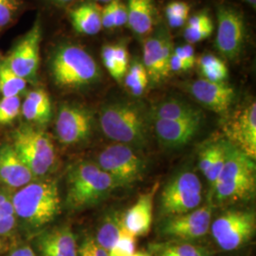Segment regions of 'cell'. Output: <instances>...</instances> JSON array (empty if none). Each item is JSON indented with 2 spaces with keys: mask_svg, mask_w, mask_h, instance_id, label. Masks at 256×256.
I'll use <instances>...</instances> for the list:
<instances>
[{
  "mask_svg": "<svg viewBox=\"0 0 256 256\" xmlns=\"http://www.w3.org/2000/svg\"><path fill=\"white\" fill-rule=\"evenodd\" d=\"M16 216L28 229L37 230L61 214L62 202L57 183L52 180L28 183L12 196Z\"/></svg>",
  "mask_w": 256,
  "mask_h": 256,
  "instance_id": "obj_1",
  "label": "cell"
},
{
  "mask_svg": "<svg viewBox=\"0 0 256 256\" xmlns=\"http://www.w3.org/2000/svg\"><path fill=\"white\" fill-rule=\"evenodd\" d=\"M117 187L119 185L97 164H76L66 174V206L74 210L92 207L110 196Z\"/></svg>",
  "mask_w": 256,
  "mask_h": 256,
  "instance_id": "obj_2",
  "label": "cell"
},
{
  "mask_svg": "<svg viewBox=\"0 0 256 256\" xmlns=\"http://www.w3.org/2000/svg\"><path fill=\"white\" fill-rule=\"evenodd\" d=\"M256 188L254 160L229 144L223 168L212 187L214 198L221 204L246 200Z\"/></svg>",
  "mask_w": 256,
  "mask_h": 256,
  "instance_id": "obj_3",
  "label": "cell"
},
{
  "mask_svg": "<svg viewBox=\"0 0 256 256\" xmlns=\"http://www.w3.org/2000/svg\"><path fill=\"white\" fill-rule=\"evenodd\" d=\"M50 72L54 82L62 88H81L96 82L100 77L94 58L81 46H59L52 57Z\"/></svg>",
  "mask_w": 256,
  "mask_h": 256,
  "instance_id": "obj_4",
  "label": "cell"
},
{
  "mask_svg": "<svg viewBox=\"0 0 256 256\" xmlns=\"http://www.w3.org/2000/svg\"><path fill=\"white\" fill-rule=\"evenodd\" d=\"M100 126L106 137L126 146H144L146 126L136 106L128 102H114L100 112Z\"/></svg>",
  "mask_w": 256,
  "mask_h": 256,
  "instance_id": "obj_5",
  "label": "cell"
},
{
  "mask_svg": "<svg viewBox=\"0 0 256 256\" xmlns=\"http://www.w3.org/2000/svg\"><path fill=\"white\" fill-rule=\"evenodd\" d=\"M12 146L34 176L48 174L56 162V151L52 138L44 131L21 126L12 135Z\"/></svg>",
  "mask_w": 256,
  "mask_h": 256,
  "instance_id": "obj_6",
  "label": "cell"
},
{
  "mask_svg": "<svg viewBox=\"0 0 256 256\" xmlns=\"http://www.w3.org/2000/svg\"><path fill=\"white\" fill-rule=\"evenodd\" d=\"M210 232L218 246L226 252L246 246L256 230V214L252 210H228L210 223Z\"/></svg>",
  "mask_w": 256,
  "mask_h": 256,
  "instance_id": "obj_7",
  "label": "cell"
},
{
  "mask_svg": "<svg viewBox=\"0 0 256 256\" xmlns=\"http://www.w3.org/2000/svg\"><path fill=\"white\" fill-rule=\"evenodd\" d=\"M202 200V185L198 176L185 171L166 184L160 196V214L170 218L196 209Z\"/></svg>",
  "mask_w": 256,
  "mask_h": 256,
  "instance_id": "obj_8",
  "label": "cell"
},
{
  "mask_svg": "<svg viewBox=\"0 0 256 256\" xmlns=\"http://www.w3.org/2000/svg\"><path fill=\"white\" fill-rule=\"evenodd\" d=\"M98 166L119 186L140 180L146 170L144 160L129 146L115 144L104 149L98 156Z\"/></svg>",
  "mask_w": 256,
  "mask_h": 256,
  "instance_id": "obj_9",
  "label": "cell"
},
{
  "mask_svg": "<svg viewBox=\"0 0 256 256\" xmlns=\"http://www.w3.org/2000/svg\"><path fill=\"white\" fill-rule=\"evenodd\" d=\"M41 38V25L39 21H36L4 60L14 74L27 82L36 78L40 64Z\"/></svg>",
  "mask_w": 256,
  "mask_h": 256,
  "instance_id": "obj_10",
  "label": "cell"
},
{
  "mask_svg": "<svg viewBox=\"0 0 256 256\" xmlns=\"http://www.w3.org/2000/svg\"><path fill=\"white\" fill-rule=\"evenodd\" d=\"M246 27L240 12L230 7L220 6L218 10V32L216 46L224 57L236 59L243 50Z\"/></svg>",
  "mask_w": 256,
  "mask_h": 256,
  "instance_id": "obj_11",
  "label": "cell"
},
{
  "mask_svg": "<svg viewBox=\"0 0 256 256\" xmlns=\"http://www.w3.org/2000/svg\"><path fill=\"white\" fill-rule=\"evenodd\" d=\"M212 220V205L206 204L200 208L166 218L162 227L165 236L182 242L191 241L204 236L210 230Z\"/></svg>",
  "mask_w": 256,
  "mask_h": 256,
  "instance_id": "obj_12",
  "label": "cell"
},
{
  "mask_svg": "<svg viewBox=\"0 0 256 256\" xmlns=\"http://www.w3.org/2000/svg\"><path fill=\"white\" fill-rule=\"evenodd\" d=\"M223 131L229 140V144L256 160V102H252L242 110L236 112L225 124Z\"/></svg>",
  "mask_w": 256,
  "mask_h": 256,
  "instance_id": "obj_13",
  "label": "cell"
},
{
  "mask_svg": "<svg viewBox=\"0 0 256 256\" xmlns=\"http://www.w3.org/2000/svg\"><path fill=\"white\" fill-rule=\"evenodd\" d=\"M173 50L170 34L164 28H160L155 36L146 40L142 52V64L152 82H160L169 75V64Z\"/></svg>",
  "mask_w": 256,
  "mask_h": 256,
  "instance_id": "obj_14",
  "label": "cell"
},
{
  "mask_svg": "<svg viewBox=\"0 0 256 256\" xmlns=\"http://www.w3.org/2000/svg\"><path fill=\"white\" fill-rule=\"evenodd\" d=\"M92 117L88 110L74 104L60 108L56 120V134L59 142L70 146L88 138L92 132Z\"/></svg>",
  "mask_w": 256,
  "mask_h": 256,
  "instance_id": "obj_15",
  "label": "cell"
},
{
  "mask_svg": "<svg viewBox=\"0 0 256 256\" xmlns=\"http://www.w3.org/2000/svg\"><path fill=\"white\" fill-rule=\"evenodd\" d=\"M192 97L206 108L223 115L228 112L236 98V92L227 82L198 79L189 84Z\"/></svg>",
  "mask_w": 256,
  "mask_h": 256,
  "instance_id": "obj_16",
  "label": "cell"
},
{
  "mask_svg": "<svg viewBox=\"0 0 256 256\" xmlns=\"http://www.w3.org/2000/svg\"><path fill=\"white\" fill-rule=\"evenodd\" d=\"M36 247L40 256H78L76 238L68 226L42 232L36 240Z\"/></svg>",
  "mask_w": 256,
  "mask_h": 256,
  "instance_id": "obj_17",
  "label": "cell"
},
{
  "mask_svg": "<svg viewBox=\"0 0 256 256\" xmlns=\"http://www.w3.org/2000/svg\"><path fill=\"white\" fill-rule=\"evenodd\" d=\"M155 132L158 140L167 146H182L188 144L200 128V120L156 119Z\"/></svg>",
  "mask_w": 256,
  "mask_h": 256,
  "instance_id": "obj_18",
  "label": "cell"
},
{
  "mask_svg": "<svg viewBox=\"0 0 256 256\" xmlns=\"http://www.w3.org/2000/svg\"><path fill=\"white\" fill-rule=\"evenodd\" d=\"M36 176L27 167L12 144L0 147V180L10 188H22Z\"/></svg>",
  "mask_w": 256,
  "mask_h": 256,
  "instance_id": "obj_19",
  "label": "cell"
},
{
  "mask_svg": "<svg viewBox=\"0 0 256 256\" xmlns=\"http://www.w3.org/2000/svg\"><path fill=\"white\" fill-rule=\"evenodd\" d=\"M158 185L150 192L140 194L137 202L122 214V225L135 236H146L153 222V200Z\"/></svg>",
  "mask_w": 256,
  "mask_h": 256,
  "instance_id": "obj_20",
  "label": "cell"
},
{
  "mask_svg": "<svg viewBox=\"0 0 256 256\" xmlns=\"http://www.w3.org/2000/svg\"><path fill=\"white\" fill-rule=\"evenodd\" d=\"M21 111L28 122L40 126L48 124L52 118V101L48 92L41 88L28 92Z\"/></svg>",
  "mask_w": 256,
  "mask_h": 256,
  "instance_id": "obj_21",
  "label": "cell"
},
{
  "mask_svg": "<svg viewBox=\"0 0 256 256\" xmlns=\"http://www.w3.org/2000/svg\"><path fill=\"white\" fill-rule=\"evenodd\" d=\"M128 24L138 36L148 34L154 25L155 6L153 0H128Z\"/></svg>",
  "mask_w": 256,
  "mask_h": 256,
  "instance_id": "obj_22",
  "label": "cell"
},
{
  "mask_svg": "<svg viewBox=\"0 0 256 256\" xmlns=\"http://www.w3.org/2000/svg\"><path fill=\"white\" fill-rule=\"evenodd\" d=\"M229 142H214L203 148L200 153V169L206 176L212 187L216 182L225 162Z\"/></svg>",
  "mask_w": 256,
  "mask_h": 256,
  "instance_id": "obj_23",
  "label": "cell"
},
{
  "mask_svg": "<svg viewBox=\"0 0 256 256\" xmlns=\"http://www.w3.org/2000/svg\"><path fill=\"white\" fill-rule=\"evenodd\" d=\"M70 20L74 30L82 34L94 36L102 28L101 9L93 3H86L72 10Z\"/></svg>",
  "mask_w": 256,
  "mask_h": 256,
  "instance_id": "obj_24",
  "label": "cell"
},
{
  "mask_svg": "<svg viewBox=\"0 0 256 256\" xmlns=\"http://www.w3.org/2000/svg\"><path fill=\"white\" fill-rule=\"evenodd\" d=\"M153 119L200 120L202 112L189 104L178 100H167L156 106L152 113Z\"/></svg>",
  "mask_w": 256,
  "mask_h": 256,
  "instance_id": "obj_25",
  "label": "cell"
},
{
  "mask_svg": "<svg viewBox=\"0 0 256 256\" xmlns=\"http://www.w3.org/2000/svg\"><path fill=\"white\" fill-rule=\"evenodd\" d=\"M122 227V216L118 212L108 214L98 229L95 241L101 247L110 252L117 243Z\"/></svg>",
  "mask_w": 256,
  "mask_h": 256,
  "instance_id": "obj_26",
  "label": "cell"
},
{
  "mask_svg": "<svg viewBox=\"0 0 256 256\" xmlns=\"http://www.w3.org/2000/svg\"><path fill=\"white\" fill-rule=\"evenodd\" d=\"M154 256H210L205 248L192 245L188 242H174L154 244L151 248Z\"/></svg>",
  "mask_w": 256,
  "mask_h": 256,
  "instance_id": "obj_27",
  "label": "cell"
},
{
  "mask_svg": "<svg viewBox=\"0 0 256 256\" xmlns=\"http://www.w3.org/2000/svg\"><path fill=\"white\" fill-rule=\"evenodd\" d=\"M198 64L203 79L207 81L223 82L229 76V70L225 62L214 55H203Z\"/></svg>",
  "mask_w": 256,
  "mask_h": 256,
  "instance_id": "obj_28",
  "label": "cell"
},
{
  "mask_svg": "<svg viewBox=\"0 0 256 256\" xmlns=\"http://www.w3.org/2000/svg\"><path fill=\"white\" fill-rule=\"evenodd\" d=\"M26 86V80L14 74L4 61L0 62V92L3 97L18 96Z\"/></svg>",
  "mask_w": 256,
  "mask_h": 256,
  "instance_id": "obj_29",
  "label": "cell"
},
{
  "mask_svg": "<svg viewBox=\"0 0 256 256\" xmlns=\"http://www.w3.org/2000/svg\"><path fill=\"white\" fill-rule=\"evenodd\" d=\"M126 86L134 96H140L147 88L149 77L142 63L135 62L128 68V72L124 76Z\"/></svg>",
  "mask_w": 256,
  "mask_h": 256,
  "instance_id": "obj_30",
  "label": "cell"
},
{
  "mask_svg": "<svg viewBox=\"0 0 256 256\" xmlns=\"http://www.w3.org/2000/svg\"><path fill=\"white\" fill-rule=\"evenodd\" d=\"M191 7L184 1L170 2L165 9V16L168 24L172 28L182 27L189 18Z\"/></svg>",
  "mask_w": 256,
  "mask_h": 256,
  "instance_id": "obj_31",
  "label": "cell"
},
{
  "mask_svg": "<svg viewBox=\"0 0 256 256\" xmlns=\"http://www.w3.org/2000/svg\"><path fill=\"white\" fill-rule=\"evenodd\" d=\"M21 111L19 96L3 97L0 100V126L12 124L18 117Z\"/></svg>",
  "mask_w": 256,
  "mask_h": 256,
  "instance_id": "obj_32",
  "label": "cell"
},
{
  "mask_svg": "<svg viewBox=\"0 0 256 256\" xmlns=\"http://www.w3.org/2000/svg\"><path fill=\"white\" fill-rule=\"evenodd\" d=\"M136 238L122 227L119 239L108 252V256H131L136 252Z\"/></svg>",
  "mask_w": 256,
  "mask_h": 256,
  "instance_id": "obj_33",
  "label": "cell"
},
{
  "mask_svg": "<svg viewBox=\"0 0 256 256\" xmlns=\"http://www.w3.org/2000/svg\"><path fill=\"white\" fill-rule=\"evenodd\" d=\"M21 5V0H0V30L14 21Z\"/></svg>",
  "mask_w": 256,
  "mask_h": 256,
  "instance_id": "obj_34",
  "label": "cell"
},
{
  "mask_svg": "<svg viewBox=\"0 0 256 256\" xmlns=\"http://www.w3.org/2000/svg\"><path fill=\"white\" fill-rule=\"evenodd\" d=\"M214 32V24L212 22L200 26V27H187L185 28L183 32V37L186 40L187 44H196L198 42H202L203 40L209 38L212 34Z\"/></svg>",
  "mask_w": 256,
  "mask_h": 256,
  "instance_id": "obj_35",
  "label": "cell"
},
{
  "mask_svg": "<svg viewBox=\"0 0 256 256\" xmlns=\"http://www.w3.org/2000/svg\"><path fill=\"white\" fill-rule=\"evenodd\" d=\"M102 63L106 70H108L110 75L116 80V81H122L124 78L120 74L119 68L115 59L114 54V45H106L102 50Z\"/></svg>",
  "mask_w": 256,
  "mask_h": 256,
  "instance_id": "obj_36",
  "label": "cell"
},
{
  "mask_svg": "<svg viewBox=\"0 0 256 256\" xmlns=\"http://www.w3.org/2000/svg\"><path fill=\"white\" fill-rule=\"evenodd\" d=\"M111 4L114 14L115 28L122 27L128 24V12L126 5L120 0H112Z\"/></svg>",
  "mask_w": 256,
  "mask_h": 256,
  "instance_id": "obj_37",
  "label": "cell"
},
{
  "mask_svg": "<svg viewBox=\"0 0 256 256\" xmlns=\"http://www.w3.org/2000/svg\"><path fill=\"white\" fill-rule=\"evenodd\" d=\"M173 52L189 64L191 68H194L196 60L194 50V46L192 45L186 44V45H183V46H176V48H174Z\"/></svg>",
  "mask_w": 256,
  "mask_h": 256,
  "instance_id": "obj_38",
  "label": "cell"
},
{
  "mask_svg": "<svg viewBox=\"0 0 256 256\" xmlns=\"http://www.w3.org/2000/svg\"><path fill=\"white\" fill-rule=\"evenodd\" d=\"M102 25L106 28H115L114 24V14L111 2L108 3L104 9L101 10Z\"/></svg>",
  "mask_w": 256,
  "mask_h": 256,
  "instance_id": "obj_39",
  "label": "cell"
},
{
  "mask_svg": "<svg viewBox=\"0 0 256 256\" xmlns=\"http://www.w3.org/2000/svg\"><path fill=\"white\" fill-rule=\"evenodd\" d=\"M169 66H170V72H187L191 70L190 66L185 61H183L182 58L174 54V52L171 56Z\"/></svg>",
  "mask_w": 256,
  "mask_h": 256,
  "instance_id": "obj_40",
  "label": "cell"
},
{
  "mask_svg": "<svg viewBox=\"0 0 256 256\" xmlns=\"http://www.w3.org/2000/svg\"><path fill=\"white\" fill-rule=\"evenodd\" d=\"M212 20L208 14L200 12V14H194V16H192V18H188L186 24H187V27H200V26L212 23Z\"/></svg>",
  "mask_w": 256,
  "mask_h": 256,
  "instance_id": "obj_41",
  "label": "cell"
},
{
  "mask_svg": "<svg viewBox=\"0 0 256 256\" xmlns=\"http://www.w3.org/2000/svg\"><path fill=\"white\" fill-rule=\"evenodd\" d=\"M16 218L14 216H0V236H4L10 232L16 225Z\"/></svg>",
  "mask_w": 256,
  "mask_h": 256,
  "instance_id": "obj_42",
  "label": "cell"
},
{
  "mask_svg": "<svg viewBox=\"0 0 256 256\" xmlns=\"http://www.w3.org/2000/svg\"><path fill=\"white\" fill-rule=\"evenodd\" d=\"M84 243L94 256H108V252L101 247L93 238H86Z\"/></svg>",
  "mask_w": 256,
  "mask_h": 256,
  "instance_id": "obj_43",
  "label": "cell"
},
{
  "mask_svg": "<svg viewBox=\"0 0 256 256\" xmlns=\"http://www.w3.org/2000/svg\"><path fill=\"white\" fill-rule=\"evenodd\" d=\"M14 216L12 200L8 198L7 196L0 194V216Z\"/></svg>",
  "mask_w": 256,
  "mask_h": 256,
  "instance_id": "obj_44",
  "label": "cell"
},
{
  "mask_svg": "<svg viewBox=\"0 0 256 256\" xmlns=\"http://www.w3.org/2000/svg\"><path fill=\"white\" fill-rule=\"evenodd\" d=\"M8 256H37L34 248L28 246H22L12 250Z\"/></svg>",
  "mask_w": 256,
  "mask_h": 256,
  "instance_id": "obj_45",
  "label": "cell"
},
{
  "mask_svg": "<svg viewBox=\"0 0 256 256\" xmlns=\"http://www.w3.org/2000/svg\"><path fill=\"white\" fill-rule=\"evenodd\" d=\"M78 254H82V256H94L92 254V252L86 246V244L84 242H82L81 247L78 248Z\"/></svg>",
  "mask_w": 256,
  "mask_h": 256,
  "instance_id": "obj_46",
  "label": "cell"
},
{
  "mask_svg": "<svg viewBox=\"0 0 256 256\" xmlns=\"http://www.w3.org/2000/svg\"><path fill=\"white\" fill-rule=\"evenodd\" d=\"M50 1H52L54 3L58 5H66L70 2H74V0H50Z\"/></svg>",
  "mask_w": 256,
  "mask_h": 256,
  "instance_id": "obj_47",
  "label": "cell"
},
{
  "mask_svg": "<svg viewBox=\"0 0 256 256\" xmlns=\"http://www.w3.org/2000/svg\"><path fill=\"white\" fill-rule=\"evenodd\" d=\"M131 256H152L148 252H134Z\"/></svg>",
  "mask_w": 256,
  "mask_h": 256,
  "instance_id": "obj_48",
  "label": "cell"
},
{
  "mask_svg": "<svg viewBox=\"0 0 256 256\" xmlns=\"http://www.w3.org/2000/svg\"><path fill=\"white\" fill-rule=\"evenodd\" d=\"M245 2H247L248 4H250L252 7L256 8V0H243Z\"/></svg>",
  "mask_w": 256,
  "mask_h": 256,
  "instance_id": "obj_49",
  "label": "cell"
},
{
  "mask_svg": "<svg viewBox=\"0 0 256 256\" xmlns=\"http://www.w3.org/2000/svg\"><path fill=\"white\" fill-rule=\"evenodd\" d=\"M95 1H98V2H102V3H110L112 0H95Z\"/></svg>",
  "mask_w": 256,
  "mask_h": 256,
  "instance_id": "obj_50",
  "label": "cell"
},
{
  "mask_svg": "<svg viewBox=\"0 0 256 256\" xmlns=\"http://www.w3.org/2000/svg\"><path fill=\"white\" fill-rule=\"evenodd\" d=\"M2 247H3V243H2V240H1V238H0V252H1V250H2Z\"/></svg>",
  "mask_w": 256,
  "mask_h": 256,
  "instance_id": "obj_51",
  "label": "cell"
}]
</instances>
